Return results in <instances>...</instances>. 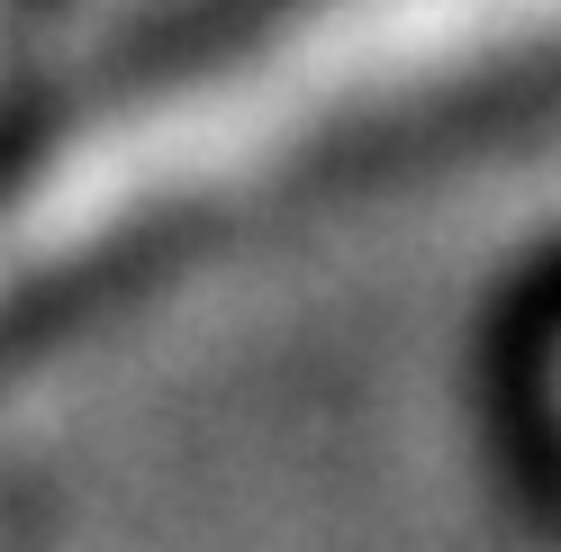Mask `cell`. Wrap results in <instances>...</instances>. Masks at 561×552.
Listing matches in <instances>:
<instances>
[{
	"instance_id": "6da1fadb",
	"label": "cell",
	"mask_w": 561,
	"mask_h": 552,
	"mask_svg": "<svg viewBox=\"0 0 561 552\" xmlns=\"http://www.w3.org/2000/svg\"><path fill=\"white\" fill-rule=\"evenodd\" d=\"M561 46V0H318L263 46L208 64L163 110H136L127 127L55 172L37 199L10 209L0 290L100 254L118 227L199 209L280 146H308L327 127H363L380 110H408L462 73H499L516 55Z\"/></svg>"
}]
</instances>
